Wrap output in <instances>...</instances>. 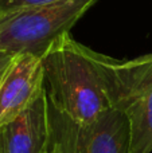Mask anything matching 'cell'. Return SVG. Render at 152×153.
<instances>
[{"instance_id":"6da1fadb","label":"cell","mask_w":152,"mask_h":153,"mask_svg":"<svg viewBox=\"0 0 152 153\" xmlns=\"http://www.w3.org/2000/svg\"><path fill=\"white\" fill-rule=\"evenodd\" d=\"M50 105L73 121L86 124L110 109L90 48L63 34L42 56Z\"/></svg>"},{"instance_id":"7a4b0ae2","label":"cell","mask_w":152,"mask_h":153,"mask_svg":"<svg viewBox=\"0 0 152 153\" xmlns=\"http://www.w3.org/2000/svg\"><path fill=\"white\" fill-rule=\"evenodd\" d=\"M110 108L129 125V153L152 152V53L116 59L90 48Z\"/></svg>"},{"instance_id":"3957f363","label":"cell","mask_w":152,"mask_h":153,"mask_svg":"<svg viewBox=\"0 0 152 153\" xmlns=\"http://www.w3.org/2000/svg\"><path fill=\"white\" fill-rule=\"evenodd\" d=\"M98 0H57L0 13V51L42 58Z\"/></svg>"},{"instance_id":"277c9868","label":"cell","mask_w":152,"mask_h":153,"mask_svg":"<svg viewBox=\"0 0 152 153\" xmlns=\"http://www.w3.org/2000/svg\"><path fill=\"white\" fill-rule=\"evenodd\" d=\"M51 138L58 153H129V125L117 109L86 124L73 121L48 102Z\"/></svg>"},{"instance_id":"5b68a950","label":"cell","mask_w":152,"mask_h":153,"mask_svg":"<svg viewBox=\"0 0 152 153\" xmlns=\"http://www.w3.org/2000/svg\"><path fill=\"white\" fill-rule=\"evenodd\" d=\"M45 89L42 58L16 55L0 82V126L23 113Z\"/></svg>"},{"instance_id":"8992f818","label":"cell","mask_w":152,"mask_h":153,"mask_svg":"<svg viewBox=\"0 0 152 153\" xmlns=\"http://www.w3.org/2000/svg\"><path fill=\"white\" fill-rule=\"evenodd\" d=\"M50 141L47 90L18 117L0 126V153H43Z\"/></svg>"},{"instance_id":"52a82bcc","label":"cell","mask_w":152,"mask_h":153,"mask_svg":"<svg viewBox=\"0 0 152 153\" xmlns=\"http://www.w3.org/2000/svg\"><path fill=\"white\" fill-rule=\"evenodd\" d=\"M53 1H57V0H0V13L20 10V8L34 7V5L47 4Z\"/></svg>"},{"instance_id":"ba28073f","label":"cell","mask_w":152,"mask_h":153,"mask_svg":"<svg viewBox=\"0 0 152 153\" xmlns=\"http://www.w3.org/2000/svg\"><path fill=\"white\" fill-rule=\"evenodd\" d=\"M15 56L16 55H11V54L0 51V73H3L8 66H10L11 62H12V59L15 58Z\"/></svg>"},{"instance_id":"9c48e42d","label":"cell","mask_w":152,"mask_h":153,"mask_svg":"<svg viewBox=\"0 0 152 153\" xmlns=\"http://www.w3.org/2000/svg\"><path fill=\"white\" fill-rule=\"evenodd\" d=\"M43 153H58L55 144H54L53 138H51V132H50V141H48V145H47V148H46V151Z\"/></svg>"},{"instance_id":"30bf717a","label":"cell","mask_w":152,"mask_h":153,"mask_svg":"<svg viewBox=\"0 0 152 153\" xmlns=\"http://www.w3.org/2000/svg\"><path fill=\"white\" fill-rule=\"evenodd\" d=\"M7 69H8V67H7ZM7 69H5V70H7ZM5 70H4V71H3V73H0V82H1V78H3V75H4Z\"/></svg>"}]
</instances>
